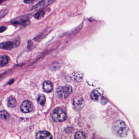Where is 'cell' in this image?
Wrapping results in <instances>:
<instances>
[{"instance_id": "cell-18", "label": "cell", "mask_w": 139, "mask_h": 139, "mask_svg": "<svg viewBox=\"0 0 139 139\" xmlns=\"http://www.w3.org/2000/svg\"><path fill=\"white\" fill-rule=\"evenodd\" d=\"M82 28V26H80L77 27L76 28V29H75L74 30H71V31H69L68 32V34H74L80 31L81 30V28Z\"/></svg>"}, {"instance_id": "cell-2", "label": "cell", "mask_w": 139, "mask_h": 139, "mask_svg": "<svg viewBox=\"0 0 139 139\" xmlns=\"http://www.w3.org/2000/svg\"><path fill=\"white\" fill-rule=\"evenodd\" d=\"M52 117L55 122H61L66 119V115L62 108H57L52 112Z\"/></svg>"}, {"instance_id": "cell-11", "label": "cell", "mask_w": 139, "mask_h": 139, "mask_svg": "<svg viewBox=\"0 0 139 139\" xmlns=\"http://www.w3.org/2000/svg\"><path fill=\"white\" fill-rule=\"evenodd\" d=\"M14 43L12 42H5L0 44V47L4 49L11 50L14 48Z\"/></svg>"}, {"instance_id": "cell-17", "label": "cell", "mask_w": 139, "mask_h": 139, "mask_svg": "<svg viewBox=\"0 0 139 139\" xmlns=\"http://www.w3.org/2000/svg\"><path fill=\"white\" fill-rule=\"evenodd\" d=\"M75 138L77 139H85L86 137L83 132H77L75 135Z\"/></svg>"}, {"instance_id": "cell-12", "label": "cell", "mask_w": 139, "mask_h": 139, "mask_svg": "<svg viewBox=\"0 0 139 139\" xmlns=\"http://www.w3.org/2000/svg\"><path fill=\"white\" fill-rule=\"evenodd\" d=\"M16 101L14 97L11 96L8 101V105L10 108H14L16 105Z\"/></svg>"}, {"instance_id": "cell-6", "label": "cell", "mask_w": 139, "mask_h": 139, "mask_svg": "<svg viewBox=\"0 0 139 139\" xmlns=\"http://www.w3.org/2000/svg\"><path fill=\"white\" fill-rule=\"evenodd\" d=\"M73 105L74 109L76 110H81L84 107V101L81 97H75L73 100Z\"/></svg>"}, {"instance_id": "cell-7", "label": "cell", "mask_w": 139, "mask_h": 139, "mask_svg": "<svg viewBox=\"0 0 139 139\" xmlns=\"http://www.w3.org/2000/svg\"><path fill=\"white\" fill-rule=\"evenodd\" d=\"M56 1V0H42L41 1L38 3L37 5H35L33 8L36 10L45 8Z\"/></svg>"}, {"instance_id": "cell-10", "label": "cell", "mask_w": 139, "mask_h": 139, "mask_svg": "<svg viewBox=\"0 0 139 139\" xmlns=\"http://www.w3.org/2000/svg\"><path fill=\"white\" fill-rule=\"evenodd\" d=\"M43 88L46 93H50L52 91L53 89V85L50 81H46L43 84Z\"/></svg>"}, {"instance_id": "cell-21", "label": "cell", "mask_w": 139, "mask_h": 139, "mask_svg": "<svg viewBox=\"0 0 139 139\" xmlns=\"http://www.w3.org/2000/svg\"><path fill=\"white\" fill-rule=\"evenodd\" d=\"M107 101H106V99H105L104 98H102L101 99V103L103 105H104L107 103Z\"/></svg>"}, {"instance_id": "cell-15", "label": "cell", "mask_w": 139, "mask_h": 139, "mask_svg": "<svg viewBox=\"0 0 139 139\" xmlns=\"http://www.w3.org/2000/svg\"><path fill=\"white\" fill-rule=\"evenodd\" d=\"M45 14V13L43 10H40L35 14L34 15V18L37 20L41 19L43 17Z\"/></svg>"}, {"instance_id": "cell-1", "label": "cell", "mask_w": 139, "mask_h": 139, "mask_svg": "<svg viewBox=\"0 0 139 139\" xmlns=\"http://www.w3.org/2000/svg\"><path fill=\"white\" fill-rule=\"evenodd\" d=\"M112 131L113 133L117 136L125 137L127 135L129 128L123 121L118 120L113 124Z\"/></svg>"}, {"instance_id": "cell-16", "label": "cell", "mask_w": 139, "mask_h": 139, "mask_svg": "<svg viewBox=\"0 0 139 139\" xmlns=\"http://www.w3.org/2000/svg\"><path fill=\"white\" fill-rule=\"evenodd\" d=\"M38 102L39 104L42 106L44 105L45 102H46V98H45V96L42 94L39 96L38 98Z\"/></svg>"}, {"instance_id": "cell-3", "label": "cell", "mask_w": 139, "mask_h": 139, "mask_svg": "<svg viewBox=\"0 0 139 139\" xmlns=\"http://www.w3.org/2000/svg\"><path fill=\"white\" fill-rule=\"evenodd\" d=\"M72 87L70 85H66L64 87H60L58 88L56 92L58 97L61 98H67L72 92Z\"/></svg>"}, {"instance_id": "cell-14", "label": "cell", "mask_w": 139, "mask_h": 139, "mask_svg": "<svg viewBox=\"0 0 139 139\" xmlns=\"http://www.w3.org/2000/svg\"><path fill=\"white\" fill-rule=\"evenodd\" d=\"M9 58L6 55H3L0 57V66H4L8 63Z\"/></svg>"}, {"instance_id": "cell-13", "label": "cell", "mask_w": 139, "mask_h": 139, "mask_svg": "<svg viewBox=\"0 0 139 139\" xmlns=\"http://www.w3.org/2000/svg\"><path fill=\"white\" fill-rule=\"evenodd\" d=\"M0 118L4 120H7L9 119L10 115L9 113L5 110H2L0 112Z\"/></svg>"}, {"instance_id": "cell-4", "label": "cell", "mask_w": 139, "mask_h": 139, "mask_svg": "<svg viewBox=\"0 0 139 139\" xmlns=\"http://www.w3.org/2000/svg\"><path fill=\"white\" fill-rule=\"evenodd\" d=\"M31 15V14L25 15L20 16L14 19L12 21V23L14 24L21 25L23 26H26L30 24V19Z\"/></svg>"}, {"instance_id": "cell-9", "label": "cell", "mask_w": 139, "mask_h": 139, "mask_svg": "<svg viewBox=\"0 0 139 139\" xmlns=\"http://www.w3.org/2000/svg\"><path fill=\"white\" fill-rule=\"evenodd\" d=\"M36 138L38 139H52V135L47 131H39L36 134Z\"/></svg>"}, {"instance_id": "cell-8", "label": "cell", "mask_w": 139, "mask_h": 139, "mask_svg": "<svg viewBox=\"0 0 139 139\" xmlns=\"http://www.w3.org/2000/svg\"><path fill=\"white\" fill-rule=\"evenodd\" d=\"M104 93L103 90L101 88H96L92 91L91 94V98L94 101H99L102 97Z\"/></svg>"}, {"instance_id": "cell-20", "label": "cell", "mask_w": 139, "mask_h": 139, "mask_svg": "<svg viewBox=\"0 0 139 139\" xmlns=\"http://www.w3.org/2000/svg\"><path fill=\"white\" fill-rule=\"evenodd\" d=\"M34 0H24V3L26 4H30L31 3H32Z\"/></svg>"}, {"instance_id": "cell-5", "label": "cell", "mask_w": 139, "mask_h": 139, "mask_svg": "<svg viewBox=\"0 0 139 139\" xmlns=\"http://www.w3.org/2000/svg\"><path fill=\"white\" fill-rule=\"evenodd\" d=\"M33 107L32 102L29 101H25L21 104L20 110L24 113H29L32 111Z\"/></svg>"}, {"instance_id": "cell-19", "label": "cell", "mask_w": 139, "mask_h": 139, "mask_svg": "<svg viewBox=\"0 0 139 139\" xmlns=\"http://www.w3.org/2000/svg\"><path fill=\"white\" fill-rule=\"evenodd\" d=\"M7 29V27L5 26H2L0 27V33H2L3 31L6 30Z\"/></svg>"}]
</instances>
